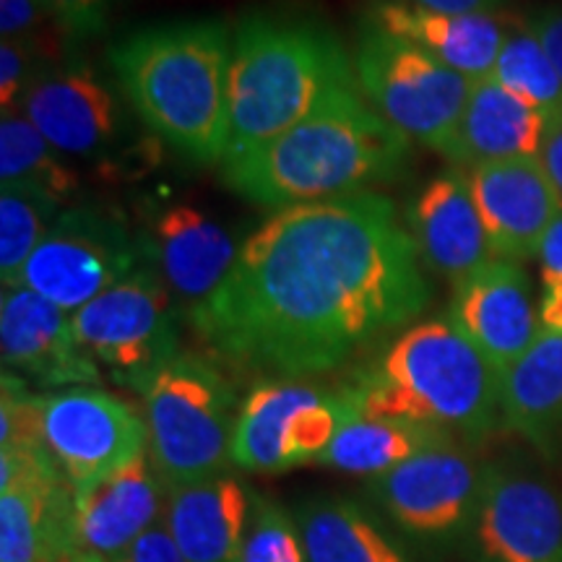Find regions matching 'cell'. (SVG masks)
Returning a JSON list of instances; mask_svg holds the SVG:
<instances>
[{
    "label": "cell",
    "mask_w": 562,
    "mask_h": 562,
    "mask_svg": "<svg viewBox=\"0 0 562 562\" xmlns=\"http://www.w3.org/2000/svg\"><path fill=\"white\" fill-rule=\"evenodd\" d=\"M307 562H417L360 503L321 495L294 510Z\"/></svg>",
    "instance_id": "cell-24"
},
{
    "label": "cell",
    "mask_w": 562,
    "mask_h": 562,
    "mask_svg": "<svg viewBox=\"0 0 562 562\" xmlns=\"http://www.w3.org/2000/svg\"><path fill=\"white\" fill-rule=\"evenodd\" d=\"M539 161H542V167L547 170V175H550L552 186L558 188L562 199V115L554 117V121H550V125H547Z\"/></svg>",
    "instance_id": "cell-39"
},
{
    "label": "cell",
    "mask_w": 562,
    "mask_h": 562,
    "mask_svg": "<svg viewBox=\"0 0 562 562\" xmlns=\"http://www.w3.org/2000/svg\"><path fill=\"white\" fill-rule=\"evenodd\" d=\"M74 331L112 381L136 393L180 355L178 307L149 263L74 313Z\"/></svg>",
    "instance_id": "cell-8"
},
{
    "label": "cell",
    "mask_w": 562,
    "mask_h": 562,
    "mask_svg": "<svg viewBox=\"0 0 562 562\" xmlns=\"http://www.w3.org/2000/svg\"><path fill=\"white\" fill-rule=\"evenodd\" d=\"M318 389L294 381H263L243 398L240 417L232 435V467L250 474L290 472L286 463V427Z\"/></svg>",
    "instance_id": "cell-26"
},
{
    "label": "cell",
    "mask_w": 562,
    "mask_h": 562,
    "mask_svg": "<svg viewBox=\"0 0 562 562\" xmlns=\"http://www.w3.org/2000/svg\"><path fill=\"white\" fill-rule=\"evenodd\" d=\"M0 391V453L45 448V396L32 393L24 378L3 370Z\"/></svg>",
    "instance_id": "cell-32"
},
{
    "label": "cell",
    "mask_w": 562,
    "mask_h": 562,
    "mask_svg": "<svg viewBox=\"0 0 562 562\" xmlns=\"http://www.w3.org/2000/svg\"><path fill=\"white\" fill-rule=\"evenodd\" d=\"M406 3L438 13H492L501 0H406Z\"/></svg>",
    "instance_id": "cell-40"
},
{
    "label": "cell",
    "mask_w": 562,
    "mask_h": 562,
    "mask_svg": "<svg viewBox=\"0 0 562 562\" xmlns=\"http://www.w3.org/2000/svg\"><path fill=\"white\" fill-rule=\"evenodd\" d=\"M526 24L531 26V32L542 40L547 55H550L554 68H558L562 79V5H550V9H542L531 13L526 19Z\"/></svg>",
    "instance_id": "cell-37"
},
{
    "label": "cell",
    "mask_w": 562,
    "mask_h": 562,
    "mask_svg": "<svg viewBox=\"0 0 562 562\" xmlns=\"http://www.w3.org/2000/svg\"><path fill=\"white\" fill-rule=\"evenodd\" d=\"M68 562H108V560L100 558V554H91V552H76Z\"/></svg>",
    "instance_id": "cell-42"
},
{
    "label": "cell",
    "mask_w": 562,
    "mask_h": 562,
    "mask_svg": "<svg viewBox=\"0 0 562 562\" xmlns=\"http://www.w3.org/2000/svg\"><path fill=\"white\" fill-rule=\"evenodd\" d=\"M19 112L66 157L108 159L131 133L121 94L87 63L42 68Z\"/></svg>",
    "instance_id": "cell-13"
},
{
    "label": "cell",
    "mask_w": 562,
    "mask_h": 562,
    "mask_svg": "<svg viewBox=\"0 0 562 562\" xmlns=\"http://www.w3.org/2000/svg\"><path fill=\"white\" fill-rule=\"evenodd\" d=\"M484 232L497 261L521 263L539 252L562 199L539 157L482 165L469 175Z\"/></svg>",
    "instance_id": "cell-18"
},
{
    "label": "cell",
    "mask_w": 562,
    "mask_h": 562,
    "mask_svg": "<svg viewBox=\"0 0 562 562\" xmlns=\"http://www.w3.org/2000/svg\"><path fill=\"white\" fill-rule=\"evenodd\" d=\"M144 263L138 235L115 209L76 203L63 209L11 286L37 292L66 313H79Z\"/></svg>",
    "instance_id": "cell-9"
},
{
    "label": "cell",
    "mask_w": 562,
    "mask_h": 562,
    "mask_svg": "<svg viewBox=\"0 0 562 562\" xmlns=\"http://www.w3.org/2000/svg\"><path fill=\"white\" fill-rule=\"evenodd\" d=\"M0 351L5 372L40 389H81L102 378L74 331V315L24 286H3Z\"/></svg>",
    "instance_id": "cell-15"
},
{
    "label": "cell",
    "mask_w": 562,
    "mask_h": 562,
    "mask_svg": "<svg viewBox=\"0 0 562 562\" xmlns=\"http://www.w3.org/2000/svg\"><path fill=\"white\" fill-rule=\"evenodd\" d=\"M45 16L50 13L42 9L40 0H0V34L3 40L30 42L45 58H50L55 47L47 45L45 34H40Z\"/></svg>",
    "instance_id": "cell-35"
},
{
    "label": "cell",
    "mask_w": 562,
    "mask_h": 562,
    "mask_svg": "<svg viewBox=\"0 0 562 562\" xmlns=\"http://www.w3.org/2000/svg\"><path fill=\"white\" fill-rule=\"evenodd\" d=\"M409 232L422 261L451 284H461L495 261L469 175L453 167L422 188L409 209Z\"/></svg>",
    "instance_id": "cell-20"
},
{
    "label": "cell",
    "mask_w": 562,
    "mask_h": 562,
    "mask_svg": "<svg viewBox=\"0 0 562 562\" xmlns=\"http://www.w3.org/2000/svg\"><path fill=\"white\" fill-rule=\"evenodd\" d=\"M412 140L378 115L360 87L336 91L261 149L224 161V182L263 209L368 193L406 170Z\"/></svg>",
    "instance_id": "cell-2"
},
{
    "label": "cell",
    "mask_w": 562,
    "mask_h": 562,
    "mask_svg": "<svg viewBox=\"0 0 562 562\" xmlns=\"http://www.w3.org/2000/svg\"><path fill=\"white\" fill-rule=\"evenodd\" d=\"M351 66L357 87L378 115L427 149H446L474 81L368 19L357 30Z\"/></svg>",
    "instance_id": "cell-7"
},
{
    "label": "cell",
    "mask_w": 562,
    "mask_h": 562,
    "mask_svg": "<svg viewBox=\"0 0 562 562\" xmlns=\"http://www.w3.org/2000/svg\"><path fill=\"white\" fill-rule=\"evenodd\" d=\"M76 490V547L79 552L117 558L165 518L167 484L151 453Z\"/></svg>",
    "instance_id": "cell-19"
},
{
    "label": "cell",
    "mask_w": 562,
    "mask_h": 562,
    "mask_svg": "<svg viewBox=\"0 0 562 562\" xmlns=\"http://www.w3.org/2000/svg\"><path fill=\"white\" fill-rule=\"evenodd\" d=\"M490 79L542 112L547 121L562 115V79L542 40L531 32L529 24L505 34L503 50Z\"/></svg>",
    "instance_id": "cell-30"
},
{
    "label": "cell",
    "mask_w": 562,
    "mask_h": 562,
    "mask_svg": "<svg viewBox=\"0 0 562 562\" xmlns=\"http://www.w3.org/2000/svg\"><path fill=\"white\" fill-rule=\"evenodd\" d=\"M110 3L112 0H40L42 9L50 13L68 40H87L100 34L108 24Z\"/></svg>",
    "instance_id": "cell-34"
},
{
    "label": "cell",
    "mask_w": 562,
    "mask_h": 562,
    "mask_svg": "<svg viewBox=\"0 0 562 562\" xmlns=\"http://www.w3.org/2000/svg\"><path fill=\"white\" fill-rule=\"evenodd\" d=\"M144 263L159 273L175 297L191 313L220 290L237 261L235 237L188 203L154 209L138 235Z\"/></svg>",
    "instance_id": "cell-16"
},
{
    "label": "cell",
    "mask_w": 562,
    "mask_h": 562,
    "mask_svg": "<svg viewBox=\"0 0 562 562\" xmlns=\"http://www.w3.org/2000/svg\"><path fill=\"white\" fill-rule=\"evenodd\" d=\"M0 186L26 182L45 188L63 203L79 191L74 167L21 112H5L0 121Z\"/></svg>",
    "instance_id": "cell-28"
},
{
    "label": "cell",
    "mask_w": 562,
    "mask_h": 562,
    "mask_svg": "<svg viewBox=\"0 0 562 562\" xmlns=\"http://www.w3.org/2000/svg\"><path fill=\"white\" fill-rule=\"evenodd\" d=\"M482 482L484 469L453 440L370 480V495L396 529L422 542H446L472 526Z\"/></svg>",
    "instance_id": "cell-10"
},
{
    "label": "cell",
    "mask_w": 562,
    "mask_h": 562,
    "mask_svg": "<svg viewBox=\"0 0 562 562\" xmlns=\"http://www.w3.org/2000/svg\"><path fill=\"white\" fill-rule=\"evenodd\" d=\"M63 201L45 188L11 182L0 188V281L11 286L58 222Z\"/></svg>",
    "instance_id": "cell-29"
},
{
    "label": "cell",
    "mask_w": 562,
    "mask_h": 562,
    "mask_svg": "<svg viewBox=\"0 0 562 562\" xmlns=\"http://www.w3.org/2000/svg\"><path fill=\"white\" fill-rule=\"evenodd\" d=\"M364 19L422 47L469 81L490 79L508 34L492 13H438L406 0L372 3Z\"/></svg>",
    "instance_id": "cell-22"
},
{
    "label": "cell",
    "mask_w": 562,
    "mask_h": 562,
    "mask_svg": "<svg viewBox=\"0 0 562 562\" xmlns=\"http://www.w3.org/2000/svg\"><path fill=\"white\" fill-rule=\"evenodd\" d=\"M419 248L381 193L281 209L188 313L216 357L279 381L347 364L425 313Z\"/></svg>",
    "instance_id": "cell-1"
},
{
    "label": "cell",
    "mask_w": 562,
    "mask_h": 562,
    "mask_svg": "<svg viewBox=\"0 0 562 562\" xmlns=\"http://www.w3.org/2000/svg\"><path fill=\"white\" fill-rule=\"evenodd\" d=\"M539 273H542V284H558L562 281V211L558 220L550 224L542 245H539Z\"/></svg>",
    "instance_id": "cell-38"
},
{
    "label": "cell",
    "mask_w": 562,
    "mask_h": 562,
    "mask_svg": "<svg viewBox=\"0 0 562 562\" xmlns=\"http://www.w3.org/2000/svg\"><path fill=\"white\" fill-rule=\"evenodd\" d=\"M237 562H307L294 513L271 497L256 495L248 537Z\"/></svg>",
    "instance_id": "cell-31"
},
{
    "label": "cell",
    "mask_w": 562,
    "mask_h": 562,
    "mask_svg": "<svg viewBox=\"0 0 562 562\" xmlns=\"http://www.w3.org/2000/svg\"><path fill=\"white\" fill-rule=\"evenodd\" d=\"M256 492L227 472L167 490L165 524L186 562H237Z\"/></svg>",
    "instance_id": "cell-21"
},
{
    "label": "cell",
    "mask_w": 562,
    "mask_h": 562,
    "mask_svg": "<svg viewBox=\"0 0 562 562\" xmlns=\"http://www.w3.org/2000/svg\"><path fill=\"white\" fill-rule=\"evenodd\" d=\"M42 432L47 453L74 487H87L149 451L144 414L87 385L45 396Z\"/></svg>",
    "instance_id": "cell-12"
},
{
    "label": "cell",
    "mask_w": 562,
    "mask_h": 562,
    "mask_svg": "<svg viewBox=\"0 0 562 562\" xmlns=\"http://www.w3.org/2000/svg\"><path fill=\"white\" fill-rule=\"evenodd\" d=\"M110 562H186V558H182L165 518H161L157 526H151L144 537H138L128 550H123Z\"/></svg>",
    "instance_id": "cell-36"
},
{
    "label": "cell",
    "mask_w": 562,
    "mask_h": 562,
    "mask_svg": "<svg viewBox=\"0 0 562 562\" xmlns=\"http://www.w3.org/2000/svg\"><path fill=\"white\" fill-rule=\"evenodd\" d=\"M351 87H357L351 55L321 19L297 11L245 13L232 32L224 161L261 149Z\"/></svg>",
    "instance_id": "cell-4"
},
{
    "label": "cell",
    "mask_w": 562,
    "mask_h": 562,
    "mask_svg": "<svg viewBox=\"0 0 562 562\" xmlns=\"http://www.w3.org/2000/svg\"><path fill=\"white\" fill-rule=\"evenodd\" d=\"M451 432L438 427L414 425L402 419H368L357 417L341 427L328 451L321 456V467L339 469V472L357 476H381L404 461L427 451V448L453 442Z\"/></svg>",
    "instance_id": "cell-27"
},
{
    "label": "cell",
    "mask_w": 562,
    "mask_h": 562,
    "mask_svg": "<svg viewBox=\"0 0 562 562\" xmlns=\"http://www.w3.org/2000/svg\"><path fill=\"white\" fill-rule=\"evenodd\" d=\"M149 453L167 490L222 474L243 402L214 362L178 355L144 393Z\"/></svg>",
    "instance_id": "cell-6"
},
{
    "label": "cell",
    "mask_w": 562,
    "mask_h": 562,
    "mask_svg": "<svg viewBox=\"0 0 562 562\" xmlns=\"http://www.w3.org/2000/svg\"><path fill=\"white\" fill-rule=\"evenodd\" d=\"M47 58L30 42L3 40L0 42V108L5 112H19L24 91L37 79Z\"/></svg>",
    "instance_id": "cell-33"
},
{
    "label": "cell",
    "mask_w": 562,
    "mask_h": 562,
    "mask_svg": "<svg viewBox=\"0 0 562 562\" xmlns=\"http://www.w3.org/2000/svg\"><path fill=\"white\" fill-rule=\"evenodd\" d=\"M451 323L503 375L542 334L524 266L495 258L456 284Z\"/></svg>",
    "instance_id": "cell-17"
},
{
    "label": "cell",
    "mask_w": 562,
    "mask_h": 562,
    "mask_svg": "<svg viewBox=\"0 0 562 562\" xmlns=\"http://www.w3.org/2000/svg\"><path fill=\"white\" fill-rule=\"evenodd\" d=\"M547 125L550 121L542 112L513 97L495 79H482L474 81L459 128L440 154L459 170L539 157Z\"/></svg>",
    "instance_id": "cell-23"
},
{
    "label": "cell",
    "mask_w": 562,
    "mask_h": 562,
    "mask_svg": "<svg viewBox=\"0 0 562 562\" xmlns=\"http://www.w3.org/2000/svg\"><path fill=\"white\" fill-rule=\"evenodd\" d=\"M76 552V490L47 448L0 453V562H68Z\"/></svg>",
    "instance_id": "cell-11"
},
{
    "label": "cell",
    "mask_w": 562,
    "mask_h": 562,
    "mask_svg": "<svg viewBox=\"0 0 562 562\" xmlns=\"http://www.w3.org/2000/svg\"><path fill=\"white\" fill-rule=\"evenodd\" d=\"M347 389L360 417L438 427L467 442L503 419L501 375L451 318L406 328Z\"/></svg>",
    "instance_id": "cell-5"
},
{
    "label": "cell",
    "mask_w": 562,
    "mask_h": 562,
    "mask_svg": "<svg viewBox=\"0 0 562 562\" xmlns=\"http://www.w3.org/2000/svg\"><path fill=\"white\" fill-rule=\"evenodd\" d=\"M503 425L533 442L562 432V334L542 331L501 375Z\"/></svg>",
    "instance_id": "cell-25"
},
{
    "label": "cell",
    "mask_w": 562,
    "mask_h": 562,
    "mask_svg": "<svg viewBox=\"0 0 562 562\" xmlns=\"http://www.w3.org/2000/svg\"><path fill=\"white\" fill-rule=\"evenodd\" d=\"M117 89L138 121L195 165H216L229 144L232 32L220 19L154 24L108 53Z\"/></svg>",
    "instance_id": "cell-3"
},
{
    "label": "cell",
    "mask_w": 562,
    "mask_h": 562,
    "mask_svg": "<svg viewBox=\"0 0 562 562\" xmlns=\"http://www.w3.org/2000/svg\"><path fill=\"white\" fill-rule=\"evenodd\" d=\"M539 321H542V331L562 334V281L544 286L542 305H539Z\"/></svg>",
    "instance_id": "cell-41"
},
{
    "label": "cell",
    "mask_w": 562,
    "mask_h": 562,
    "mask_svg": "<svg viewBox=\"0 0 562 562\" xmlns=\"http://www.w3.org/2000/svg\"><path fill=\"white\" fill-rule=\"evenodd\" d=\"M472 531L480 562H562V495L542 476L487 467Z\"/></svg>",
    "instance_id": "cell-14"
}]
</instances>
